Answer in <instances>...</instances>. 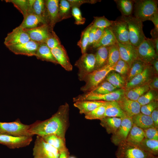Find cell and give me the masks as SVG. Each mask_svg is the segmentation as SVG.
<instances>
[{
  "instance_id": "1",
  "label": "cell",
  "mask_w": 158,
  "mask_h": 158,
  "mask_svg": "<svg viewBox=\"0 0 158 158\" xmlns=\"http://www.w3.org/2000/svg\"><path fill=\"white\" fill-rule=\"evenodd\" d=\"M69 110L68 104L65 103L61 105L56 112L49 118L37 121L30 125V133L32 136L54 134L65 139L66 132L69 125Z\"/></svg>"
},
{
  "instance_id": "2",
  "label": "cell",
  "mask_w": 158,
  "mask_h": 158,
  "mask_svg": "<svg viewBox=\"0 0 158 158\" xmlns=\"http://www.w3.org/2000/svg\"><path fill=\"white\" fill-rule=\"evenodd\" d=\"M134 16L142 22L150 20L158 14L157 1L155 0H133Z\"/></svg>"
},
{
  "instance_id": "3",
  "label": "cell",
  "mask_w": 158,
  "mask_h": 158,
  "mask_svg": "<svg viewBox=\"0 0 158 158\" xmlns=\"http://www.w3.org/2000/svg\"><path fill=\"white\" fill-rule=\"evenodd\" d=\"M121 18L127 23L130 44L138 47L146 38L143 30L142 22L132 16H122Z\"/></svg>"
},
{
  "instance_id": "4",
  "label": "cell",
  "mask_w": 158,
  "mask_h": 158,
  "mask_svg": "<svg viewBox=\"0 0 158 158\" xmlns=\"http://www.w3.org/2000/svg\"><path fill=\"white\" fill-rule=\"evenodd\" d=\"M112 71V67L107 64L94 70L85 77L83 81L85 84L80 88V90L84 93L91 91L103 81L108 74Z\"/></svg>"
},
{
  "instance_id": "5",
  "label": "cell",
  "mask_w": 158,
  "mask_h": 158,
  "mask_svg": "<svg viewBox=\"0 0 158 158\" xmlns=\"http://www.w3.org/2000/svg\"><path fill=\"white\" fill-rule=\"evenodd\" d=\"M34 158H59L60 152L56 149L37 135L33 149Z\"/></svg>"
},
{
  "instance_id": "6",
  "label": "cell",
  "mask_w": 158,
  "mask_h": 158,
  "mask_svg": "<svg viewBox=\"0 0 158 158\" xmlns=\"http://www.w3.org/2000/svg\"><path fill=\"white\" fill-rule=\"evenodd\" d=\"M30 125L19 120L11 122H0V133L16 136H32L29 132Z\"/></svg>"
},
{
  "instance_id": "7",
  "label": "cell",
  "mask_w": 158,
  "mask_h": 158,
  "mask_svg": "<svg viewBox=\"0 0 158 158\" xmlns=\"http://www.w3.org/2000/svg\"><path fill=\"white\" fill-rule=\"evenodd\" d=\"M95 54L87 52L82 54L75 63L78 69V75L80 80L83 81L86 75L95 70Z\"/></svg>"
},
{
  "instance_id": "8",
  "label": "cell",
  "mask_w": 158,
  "mask_h": 158,
  "mask_svg": "<svg viewBox=\"0 0 158 158\" xmlns=\"http://www.w3.org/2000/svg\"><path fill=\"white\" fill-rule=\"evenodd\" d=\"M125 90L122 88L109 93L103 95H97L85 93L73 98L74 102L85 100H101L106 102L118 101L124 96Z\"/></svg>"
},
{
  "instance_id": "9",
  "label": "cell",
  "mask_w": 158,
  "mask_h": 158,
  "mask_svg": "<svg viewBox=\"0 0 158 158\" xmlns=\"http://www.w3.org/2000/svg\"><path fill=\"white\" fill-rule=\"evenodd\" d=\"M137 48L138 59L147 65H151L158 58L150 39L146 38Z\"/></svg>"
},
{
  "instance_id": "10",
  "label": "cell",
  "mask_w": 158,
  "mask_h": 158,
  "mask_svg": "<svg viewBox=\"0 0 158 158\" xmlns=\"http://www.w3.org/2000/svg\"><path fill=\"white\" fill-rule=\"evenodd\" d=\"M117 42L121 44L130 43L128 26L122 19L113 21L109 27Z\"/></svg>"
},
{
  "instance_id": "11",
  "label": "cell",
  "mask_w": 158,
  "mask_h": 158,
  "mask_svg": "<svg viewBox=\"0 0 158 158\" xmlns=\"http://www.w3.org/2000/svg\"><path fill=\"white\" fill-rule=\"evenodd\" d=\"M32 140V136H16L0 133V143L11 149L27 146Z\"/></svg>"
},
{
  "instance_id": "12",
  "label": "cell",
  "mask_w": 158,
  "mask_h": 158,
  "mask_svg": "<svg viewBox=\"0 0 158 158\" xmlns=\"http://www.w3.org/2000/svg\"><path fill=\"white\" fill-rule=\"evenodd\" d=\"M147 65L141 73L126 83L125 90H127L148 84L152 80L153 68Z\"/></svg>"
},
{
  "instance_id": "13",
  "label": "cell",
  "mask_w": 158,
  "mask_h": 158,
  "mask_svg": "<svg viewBox=\"0 0 158 158\" xmlns=\"http://www.w3.org/2000/svg\"><path fill=\"white\" fill-rule=\"evenodd\" d=\"M129 145L118 150L117 153L118 158H152L154 156L138 146Z\"/></svg>"
},
{
  "instance_id": "14",
  "label": "cell",
  "mask_w": 158,
  "mask_h": 158,
  "mask_svg": "<svg viewBox=\"0 0 158 158\" xmlns=\"http://www.w3.org/2000/svg\"><path fill=\"white\" fill-rule=\"evenodd\" d=\"M30 40L27 33L24 29L19 26L7 34L5 39L4 43L7 47L24 43Z\"/></svg>"
},
{
  "instance_id": "15",
  "label": "cell",
  "mask_w": 158,
  "mask_h": 158,
  "mask_svg": "<svg viewBox=\"0 0 158 158\" xmlns=\"http://www.w3.org/2000/svg\"><path fill=\"white\" fill-rule=\"evenodd\" d=\"M133 125L131 118L127 116L122 118L120 127L113 134L112 142L116 145L125 142Z\"/></svg>"
},
{
  "instance_id": "16",
  "label": "cell",
  "mask_w": 158,
  "mask_h": 158,
  "mask_svg": "<svg viewBox=\"0 0 158 158\" xmlns=\"http://www.w3.org/2000/svg\"><path fill=\"white\" fill-rule=\"evenodd\" d=\"M59 0H45L47 16V24L51 32L56 23L59 22Z\"/></svg>"
},
{
  "instance_id": "17",
  "label": "cell",
  "mask_w": 158,
  "mask_h": 158,
  "mask_svg": "<svg viewBox=\"0 0 158 158\" xmlns=\"http://www.w3.org/2000/svg\"><path fill=\"white\" fill-rule=\"evenodd\" d=\"M39 44L30 40L24 43L10 46L7 47L15 54L32 56H35Z\"/></svg>"
},
{
  "instance_id": "18",
  "label": "cell",
  "mask_w": 158,
  "mask_h": 158,
  "mask_svg": "<svg viewBox=\"0 0 158 158\" xmlns=\"http://www.w3.org/2000/svg\"><path fill=\"white\" fill-rule=\"evenodd\" d=\"M24 30L28 34L30 40L40 44L45 43L52 32L50 31L47 24L32 29Z\"/></svg>"
},
{
  "instance_id": "19",
  "label": "cell",
  "mask_w": 158,
  "mask_h": 158,
  "mask_svg": "<svg viewBox=\"0 0 158 158\" xmlns=\"http://www.w3.org/2000/svg\"><path fill=\"white\" fill-rule=\"evenodd\" d=\"M117 43L120 59L128 64L130 69L133 63L138 59L137 48L130 43Z\"/></svg>"
},
{
  "instance_id": "20",
  "label": "cell",
  "mask_w": 158,
  "mask_h": 158,
  "mask_svg": "<svg viewBox=\"0 0 158 158\" xmlns=\"http://www.w3.org/2000/svg\"><path fill=\"white\" fill-rule=\"evenodd\" d=\"M117 102L128 117L131 118L140 113L141 106L137 101L130 100L124 96Z\"/></svg>"
},
{
  "instance_id": "21",
  "label": "cell",
  "mask_w": 158,
  "mask_h": 158,
  "mask_svg": "<svg viewBox=\"0 0 158 158\" xmlns=\"http://www.w3.org/2000/svg\"><path fill=\"white\" fill-rule=\"evenodd\" d=\"M51 51L57 61L66 70L70 71L72 70L73 66L71 65L66 51L61 44L51 49Z\"/></svg>"
},
{
  "instance_id": "22",
  "label": "cell",
  "mask_w": 158,
  "mask_h": 158,
  "mask_svg": "<svg viewBox=\"0 0 158 158\" xmlns=\"http://www.w3.org/2000/svg\"><path fill=\"white\" fill-rule=\"evenodd\" d=\"M106 102L101 100H82L74 102L73 105L78 109L80 114L85 115L98 107L104 105Z\"/></svg>"
},
{
  "instance_id": "23",
  "label": "cell",
  "mask_w": 158,
  "mask_h": 158,
  "mask_svg": "<svg viewBox=\"0 0 158 158\" xmlns=\"http://www.w3.org/2000/svg\"><path fill=\"white\" fill-rule=\"evenodd\" d=\"M35 56L38 59L51 62L56 64H58L51 49L45 43L39 44Z\"/></svg>"
},
{
  "instance_id": "24",
  "label": "cell",
  "mask_w": 158,
  "mask_h": 158,
  "mask_svg": "<svg viewBox=\"0 0 158 158\" xmlns=\"http://www.w3.org/2000/svg\"><path fill=\"white\" fill-rule=\"evenodd\" d=\"M104 117H116L123 118L127 116L117 101L106 102Z\"/></svg>"
},
{
  "instance_id": "25",
  "label": "cell",
  "mask_w": 158,
  "mask_h": 158,
  "mask_svg": "<svg viewBox=\"0 0 158 158\" xmlns=\"http://www.w3.org/2000/svg\"><path fill=\"white\" fill-rule=\"evenodd\" d=\"M145 138L143 130L133 124L126 142L129 144L138 146Z\"/></svg>"
},
{
  "instance_id": "26",
  "label": "cell",
  "mask_w": 158,
  "mask_h": 158,
  "mask_svg": "<svg viewBox=\"0 0 158 158\" xmlns=\"http://www.w3.org/2000/svg\"><path fill=\"white\" fill-rule=\"evenodd\" d=\"M47 143L57 150L59 152L68 151L66 144V139L54 134L41 136Z\"/></svg>"
},
{
  "instance_id": "27",
  "label": "cell",
  "mask_w": 158,
  "mask_h": 158,
  "mask_svg": "<svg viewBox=\"0 0 158 158\" xmlns=\"http://www.w3.org/2000/svg\"><path fill=\"white\" fill-rule=\"evenodd\" d=\"M122 118L116 117H106L100 120V124L108 133L114 134L120 127Z\"/></svg>"
},
{
  "instance_id": "28",
  "label": "cell",
  "mask_w": 158,
  "mask_h": 158,
  "mask_svg": "<svg viewBox=\"0 0 158 158\" xmlns=\"http://www.w3.org/2000/svg\"><path fill=\"white\" fill-rule=\"evenodd\" d=\"M131 118L133 124L143 130L154 127L152 119L150 116L140 113Z\"/></svg>"
},
{
  "instance_id": "29",
  "label": "cell",
  "mask_w": 158,
  "mask_h": 158,
  "mask_svg": "<svg viewBox=\"0 0 158 158\" xmlns=\"http://www.w3.org/2000/svg\"><path fill=\"white\" fill-rule=\"evenodd\" d=\"M109 47L102 46L97 48L95 54L96 60L95 70L102 68L107 64Z\"/></svg>"
},
{
  "instance_id": "30",
  "label": "cell",
  "mask_w": 158,
  "mask_h": 158,
  "mask_svg": "<svg viewBox=\"0 0 158 158\" xmlns=\"http://www.w3.org/2000/svg\"><path fill=\"white\" fill-rule=\"evenodd\" d=\"M40 23L44 24L42 20L37 16L33 13H28L24 17L19 26L24 29H31L38 27Z\"/></svg>"
},
{
  "instance_id": "31",
  "label": "cell",
  "mask_w": 158,
  "mask_h": 158,
  "mask_svg": "<svg viewBox=\"0 0 158 158\" xmlns=\"http://www.w3.org/2000/svg\"><path fill=\"white\" fill-rule=\"evenodd\" d=\"M117 42L109 27L104 29L102 37L94 48L102 46L110 47Z\"/></svg>"
},
{
  "instance_id": "32",
  "label": "cell",
  "mask_w": 158,
  "mask_h": 158,
  "mask_svg": "<svg viewBox=\"0 0 158 158\" xmlns=\"http://www.w3.org/2000/svg\"><path fill=\"white\" fill-rule=\"evenodd\" d=\"M150 89L148 84L130 89L125 90L124 96L128 99L137 101Z\"/></svg>"
},
{
  "instance_id": "33",
  "label": "cell",
  "mask_w": 158,
  "mask_h": 158,
  "mask_svg": "<svg viewBox=\"0 0 158 158\" xmlns=\"http://www.w3.org/2000/svg\"><path fill=\"white\" fill-rule=\"evenodd\" d=\"M105 79L106 81L117 89L123 88L126 84L124 78L121 75L114 71H112L109 73Z\"/></svg>"
},
{
  "instance_id": "34",
  "label": "cell",
  "mask_w": 158,
  "mask_h": 158,
  "mask_svg": "<svg viewBox=\"0 0 158 158\" xmlns=\"http://www.w3.org/2000/svg\"><path fill=\"white\" fill-rule=\"evenodd\" d=\"M143 150L154 156L158 153V140L145 138L138 146Z\"/></svg>"
},
{
  "instance_id": "35",
  "label": "cell",
  "mask_w": 158,
  "mask_h": 158,
  "mask_svg": "<svg viewBox=\"0 0 158 158\" xmlns=\"http://www.w3.org/2000/svg\"><path fill=\"white\" fill-rule=\"evenodd\" d=\"M32 13L41 19L47 24V16L45 0H35L32 8Z\"/></svg>"
},
{
  "instance_id": "36",
  "label": "cell",
  "mask_w": 158,
  "mask_h": 158,
  "mask_svg": "<svg viewBox=\"0 0 158 158\" xmlns=\"http://www.w3.org/2000/svg\"><path fill=\"white\" fill-rule=\"evenodd\" d=\"M72 16L71 7L68 0H59V20L71 18Z\"/></svg>"
},
{
  "instance_id": "37",
  "label": "cell",
  "mask_w": 158,
  "mask_h": 158,
  "mask_svg": "<svg viewBox=\"0 0 158 158\" xmlns=\"http://www.w3.org/2000/svg\"><path fill=\"white\" fill-rule=\"evenodd\" d=\"M114 1L122 16H130L133 10V0H115Z\"/></svg>"
},
{
  "instance_id": "38",
  "label": "cell",
  "mask_w": 158,
  "mask_h": 158,
  "mask_svg": "<svg viewBox=\"0 0 158 158\" xmlns=\"http://www.w3.org/2000/svg\"><path fill=\"white\" fill-rule=\"evenodd\" d=\"M117 89L107 81H103L97 87L86 93L90 94L103 95L109 93Z\"/></svg>"
},
{
  "instance_id": "39",
  "label": "cell",
  "mask_w": 158,
  "mask_h": 158,
  "mask_svg": "<svg viewBox=\"0 0 158 158\" xmlns=\"http://www.w3.org/2000/svg\"><path fill=\"white\" fill-rule=\"evenodd\" d=\"M147 65L139 59H137L132 64L130 68L128 76V81L134 77L142 72Z\"/></svg>"
},
{
  "instance_id": "40",
  "label": "cell",
  "mask_w": 158,
  "mask_h": 158,
  "mask_svg": "<svg viewBox=\"0 0 158 158\" xmlns=\"http://www.w3.org/2000/svg\"><path fill=\"white\" fill-rule=\"evenodd\" d=\"M120 59L119 48L117 42L109 47L107 64L112 67Z\"/></svg>"
},
{
  "instance_id": "41",
  "label": "cell",
  "mask_w": 158,
  "mask_h": 158,
  "mask_svg": "<svg viewBox=\"0 0 158 158\" xmlns=\"http://www.w3.org/2000/svg\"><path fill=\"white\" fill-rule=\"evenodd\" d=\"M92 22L87 26L82 32L80 40L77 45L80 48L82 54L86 52L89 42V34L92 25Z\"/></svg>"
},
{
  "instance_id": "42",
  "label": "cell",
  "mask_w": 158,
  "mask_h": 158,
  "mask_svg": "<svg viewBox=\"0 0 158 158\" xmlns=\"http://www.w3.org/2000/svg\"><path fill=\"white\" fill-rule=\"evenodd\" d=\"M105 103L85 114V118L89 120H100L104 118L106 109Z\"/></svg>"
},
{
  "instance_id": "43",
  "label": "cell",
  "mask_w": 158,
  "mask_h": 158,
  "mask_svg": "<svg viewBox=\"0 0 158 158\" xmlns=\"http://www.w3.org/2000/svg\"><path fill=\"white\" fill-rule=\"evenodd\" d=\"M157 95L156 91L150 89L146 92L140 96L137 101L141 106L152 101L157 100Z\"/></svg>"
},
{
  "instance_id": "44",
  "label": "cell",
  "mask_w": 158,
  "mask_h": 158,
  "mask_svg": "<svg viewBox=\"0 0 158 158\" xmlns=\"http://www.w3.org/2000/svg\"><path fill=\"white\" fill-rule=\"evenodd\" d=\"M5 1L12 3L23 14V17L28 13L29 9L28 0H6Z\"/></svg>"
},
{
  "instance_id": "45",
  "label": "cell",
  "mask_w": 158,
  "mask_h": 158,
  "mask_svg": "<svg viewBox=\"0 0 158 158\" xmlns=\"http://www.w3.org/2000/svg\"><path fill=\"white\" fill-rule=\"evenodd\" d=\"M113 21L110 20L104 16L94 17L92 27L97 28L104 29L111 25Z\"/></svg>"
},
{
  "instance_id": "46",
  "label": "cell",
  "mask_w": 158,
  "mask_h": 158,
  "mask_svg": "<svg viewBox=\"0 0 158 158\" xmlns=\"http://www.w3.org/2000/svg\"><path fill=\"white\" fill-rule=\"evenodd\" d=\"M45 43L51 49L55 48L61 44L59 38L54 31L51 32Z\"/></svg>"
},
{
  "instance_id": "47",
  "label": "cell",
  "mask_w": 158,
  "mask_h": 158,
  "mask_svg": "<svg viewBox=\"0 0 158 158\" xmlns=\"http://www.w3.org/2000/svg\"><path fill=\"white\" fill-rule=\"evenodd\" d=\"M157 107L158 102L157 100L154 101L141 106L140 113L145 115L150 116L152 111Z\"/></svg>"
},
{
  "instance_id": "48",
  "label": "cell",
  "mask_w": 158,
  "mask_h": 158,
  "mask_svg": "<svg viewBox=\"0 0 158 158\" xmlns=\"http://www.w3.org/2000/svg\"><path fill=\"white\" fill-rule=\"evenodd\" d=\"M71 13L75 19V24L80 25L84 24L86 19L82 17L79 8L77 7H71Z\"/></svg>"
},
{
  "instance_id": "49",
  "label": "cell",
  "mask_w": 158,
  "mask_h": 158,
  "mask_svg": "<svg viewBox=\"0 0 158 158\" xmlns=\"http://www.w3.org/2000/svg\"><path fill=\"white\" fill-rule=\"evenodd\" d=\"M145 138L150 139L158 140V130L154 127L143 129Z\"/></svg>"
},
{
  "instance_id": "50",
  "label": "cell",
  "mask_w": 158,
  "mask_h": 158,
  "mask_svg": "<svg viewBox=\"0 0 158 158\" xmlns=\"http://www.w3.org/2000/svg\"><path fill=\"white\" fill-rule=\"evenodd\" d=\"M68 1L69 2L71 7H77L78 8L84 4H94L101 1L100 0H68Z\"/></svg>"
},
{
  "instance_id": "51",
  "label": "cell",
  "mask_w": 158,
  "mask_h": 158,
  "mask_svg": "<svg viewBox=\"0 0 158 158\" xmlns=\"http://www.w3.org/2000/svg\"><path fill=\"white\" fill-rule=\"evenodd\" d=\"M104 29L97 28L95 32L92 47L94 46L99 42L103 35Z\"/></svg>"
},
{
  "instance_id": "52",
  "label": "cell",
  "mask_w": 158,
  "mask_h": 158,
  "mask_svg": "<svg viewBox=\"0 0 158 158\" xmlns=\"http://www.w3.org/2000/svg\"><path fill=\"white\" fill-rule=\"evenodd\" d=\"M150 89L156 91L158 89V78L154 77L148 84Z\"/></svg>"
},
{
  "instance_id": "53",
  "label": "cell",
  "mask_w": 158,
  "mask_h": 158,
  "mask_svg": "<svg viewBox=\"0 0 158 158\" xmlns=\"http://www.w3.org/2000/svg\"><path fill=\"white\" fill-rule=\"evenodd\" d=\"M150 116L152 119L154 126L158 128V108L154 109L152 113Z\"/></svg>"
},
{
  "instance_id": "54",
  "label": "cell",
  "mask_w": 158,
  "mask_h": 158,
  "mask_svg": "<svg viewBox=\"0 0 158 158\" xmlns=\"http://www.w3.org/2000/svg\"><path fill=\"white\" fill-rule=\"evenodd\" d=\"M97 29V28L93 27L92 26L89 34V42L88 45V48L89 47L92 46V45L94 34Z\"/></svg>"
},
{
  "instance_id": "55",
  "label": "cell",
  "mask_w": 158,
  "mask_h": 158,
  "mask_svg": "<svg viewBox=\"0 0 158 158\" xmlns=\"http://www.w3.org/2000/svg\"><path fill=\"white\" fill-rule=\"evenodd\" d=\"M112 68L113 71L117 72L121 75H125L128 72L116 64L112 67Z\"/></svg>"
},
{
  "instance_id": "56",
  "label": "cell",
  "mask_w": 158,
  "mask_h": 158,
  "mask_svg": "<svg viewBox=\"0 0 158 158\" xmlns=\"http://www.w3.org/2000/svg\"><path fill=\"white\" fill-rule=\"evenodd\" d=\"M116 64L119 65L127 72H128L129 70V68L128 64L125 61L121 59H119Z\"/></svg>"
},
{
  "instance_id": "57",
  "label": "cell",
  "mask_w": 158,
  "mask_h": 158,
  "mask_svg": "<svg viewBox=\"0 0 158 158\" xmlns=\"http://www.w3.org/2000/svg\"><path fill=\"white\" fill-rule=\"evenodd\" d=\"M151 42L155 49L157 54H158V37L150 39Z\"/></svg>"
},
{
  "instance_id": "58",
  "label": "cell",
  "mask_w": 158,
  "mask_h": 158,
  "mask_svg": "<svg viewBox=\"0 0 158 158\" xmlns=\"http://www.w3.org/2000/svg\"><path fill=\"white\" fill-rule=\"evenodd\" d=\"M69 154L68 151L61 152L60 153L59 158H68Z\"/></svg>"
},
{
  "instance_id": "59",
  "label": "cell",
  "mask_w": 158,
  "mask_h": 158,
  "mask_svg": "<svg viewBox=\"0 0 158 158\" xmlns=\"http://www.w3.org/2000/svg\"><path fill=\"white\" fill-rule=\"evenodd\" d=\"M151 65H152L153 68L156 71L157 73L158 72V58L155 59L152 63Z\"/></svg>"
},
{
  "instance_id": "60",
  "label": "cell",
  "mask_w": 158,
  "mask_h": 158,
  "mask_svg": "<svg viewBox=\"0 0 158 158\" xmlns=\"http://www.w3.org/2000/svg\"><path fill=\"white\" fill-rule=\"evenodd\" d=\"M68 158H75V157H68Z\"/></svg>"
},
{
  "instance_id": "61",
  "label": "cell",
  "mask_w": 158,
  "mask_h": 158,
  "mask_svg": "<svg viewBox=\"0 0 158 158\" xmlns=\"http://www.w3.org/2000/svg\"><path fill=\"white\" fill-rule=\"evenodd\" d=\"M152 158H158V157H154V156H153Z\"/></svg>"
}]
</instances>
